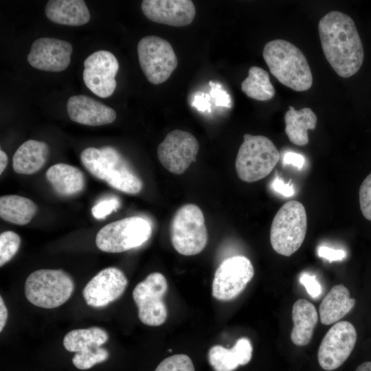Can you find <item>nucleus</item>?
Instances as JSON below:
<instances>
[{
	"label": "nucleus",
	"mask_w": 371,
	"mask_h": 371,
	"mask_svg": "<svg viewBox=\"0 0 371 371\" xmlns=\"http://www.w3.org/2000/svg\"><path fill=\"white\" fill-rule=\"evenodd\" d=\"M318 32L324 54L337 74L345 78L355 75L363 64L364 51L353 19L331 11L319 20Z\"/></svg>",
	"instance_id": "1"
},
{
	"label": "nucleus",
	"mask_w": 371,
	"mask_h": 371,
	"mask_svg": "<svg viewBox=\"0 0 371 371\" xmlns=\"http://www.w3.org/2000/svg\"><path fill=\"white\" fill-rule=\"evenodd\" d=\"M80 160L93 176L105 181L117 190L135 194L142 189V179L126 159L113 147H88L82 151Z\"/></svg>",
	"instance_id": "2"
},
{
	"label": "nucleus",
	"mask_w": 371,
	"mask_h": 371,
	"mask_svg": "<svg viewBox=\"0 0 371 371\" xmlns=\"http://www.w3.org/2000/svg\"><path fill=\"white\" fill-rule=\"evenodd\" d=\"M263 58L271 74L282 85L296 91H304L313 85V76L302 51L283 39L267 42L262 51Z\"/></svg>",
	"instance_id": "3"
},
{
	"label": "nucleus",
	"mask_w": 371,
	"mask_h": 371,
	"mask_svg": "<svg viewBox=\"0 0 371 371\" xmlns=\"http://www.w3.org/2000/svg\"><path fill=\"white\" fill-rule=\"evenodd\" d=\"M240 146L235 168L238 177L245 182H255L269 175L280 159V153L268 137L245 134Z\"/></svg>",
	"instance_id": "4"
},
{
	"label": "nucleus",
	"mask_w": 371,
	"mask_h": 371,
	"mask_svg": "<svg viewBox=\"0 0 371 371\" xmlns=\"http://www.w3.org/2000/svg\"><path fill=\"white\" fill-rule=\"evenodd\" d=\"M307 231V216L303 204L286 202L276 214L270 229L271 245L277 253L290 256L300 247Z\"/></svg>",
	"instance_id": "5"
},
{
	"label": "nucleus",
	"mask_w": 371,
	"mask_h": 371,
	"mask_svg": "<svg viewBox=\"0 0 371 371\" xmlns=\"http://www.w3.org/2000/svg\"><path fill=\"white\" fill-rule=\"evenodd\" d=\"M74 290L73 279L62 269L36 270L29 275L25 282L27 300L43 308L61 306L69 299Z\"/></svg>",
	"instance_id": "6"
},
{
	"label": "nucleus",
	"mask_w": 371,
	"mask_h": 371,
	"mask_svg": "<svg viewBox=\"0 0 371 371\" xmlns=\"http://www.w3.org/2000/svg\"><path fill=\"white\" fill-rule=\"evenodd\" d=\"M170 234L172 246L180 254L194 256L201 252L207 243V231L200 207L192 203L179 207L171 221Z\"/></svg>",
	"instance_id": "7"
},
{
	"label": "nucleus",
	"mask_w": 371,
	"mask_h": 371,
	"mask_svg": "<svg viewBox=\"0 0 371 371\" xmlns=\"http://www.w3.org/2000/svg\"><path fill=\"white\" fill-rule=\"evenodd\" d=\"M151 234L152 227L147 220L131 216L102 227L96 234L95 244L102 251L121 253L141 246Z\"/></svg>",
	"instance_id": "8"
},
{
	"label": "nucleus",
	"mask_w": 371,
	"mask_h": 371,
	"mask_svg": "<svg viewBox=\"0 0 371 371\" xmlns=\"http://www.w3.org/2000/svg\"><path fill=\"white\" fill-rule=\"evenodd\" d=\"M141 69L153 85L166 81L178 65V60L170 43L157 36H146L137 45Z\"/></svg>",
	"instance_id": "9"
},
{
	"label": "nucleus",
	"mask_w": 371,
	"mask_h": 371,
	"mask_svg": "<svg viewBox=\"0 0 371 371\" xmlns=\"http://www.w3.org/2000/svg\"><path fill=\"white\" fill-rule=\"evenodd\" d=\"M168 291L165 276L159 272L150 273L133 291V298L138 308V317L144 324L158 326L166 320L168 311L164 301Z\"/></svg>",
	"instance_id": "10"
},
{
	"label": "nucleus",
	"mask_w": 371,
	"mask_h": 371,
	"mask_svg": "<svg viewBox=\"0 0 371 371\" xmlns=\"http://www.w3.org/2000/svg\"><path fill=\"white\" fill-rule=\"evenodd\" d=\"M254 275V267L247 257L228 258L220 264L214 273L212 295L218 300H232L244 291Z\"/></svg>",
	"instance_id": "11"
},
{
	"label": "nucleus",
	"mask_w": 371,
	"mask_h": 371,
	"mask_svg": "<svg viewBox=\"0 0 371 371\" xmlns=\"http://www.w3.org/2000/svg\"><path fill=\"white\" fill-rule=\"evenodd\" d=\"M199 144L189 132L175 129L168 133L157 147L161 164L170 172L183 174L196 160Z\"/></svg>",
	"instance_id": "12"
},
{
	"label": "nucleus",
	"mask_w": 371,
	"mask_h": 371,
	"mask_svg": "<svg viewBox=\"0 0 371 371\" xmlns=\"http://www.w3.org/2000/svg\"><path fill=\"white\" fill-rule=\"evenodd\" d=\"M357 331L349 322L335 323L326 333L317 352L319 366L330 371L340 367L349 357L357 341Z\"/></svg>",
	"instance_id": "13"
},
{
	"label": "nucleus",
	"mask_w": 371,
	"mask_h": 371,
	"mask_svg": "<svg viewBox=\"0 0 371 371\" xmlns=\"http://www.w3.org/2000/svg\"><path fill=\"white\" fill-rule=\"evenodd\" d=\"M83 80L88 89L100 98L111 96L117 86L115 79L119 63L110 52L99 50L84 61Z\"/></svg>",
	"instance_id": "14"
},
{
	"label": "nucleus",
	"mask_w": 371,
	"mask_h": 371,
	"mask_svg": "<svg viewBox=\"0 0 371 371\" xmlns=\"http://www.w3.org/2000/svg\"><path fill=\"white\" fill-rule=\"evenodd\" d=\"M127 284L128 280L120 269L107 267L88 282L82 294L89 306L104 307L118 299L124 292Z\"/></svg>",
	"instance_id": "15"
},
{
	"label": "nucleus",
	"mask_w": 371,
	"mask_h": 371,
	"mask_svg": "<svg viewBox=\"0 0 371 371\" xmlns=\"http://www.w3.org/2000/svg\"><path fill=\"white\" fill-rule=\"evenodd\" d=\"M72 49V45L66 41L43 37L32 43L27 60L37 69L58 72L69 66Z\"/></svg>",
	"instance_id": "16"
},
{
	"label": "nucleus",
	"mask_w": 371,
	"mask_h": 371,
	"mask_svg": "<svg viewBox=\"0 0 371 371\" xmlns=\"http://www.w3.org/2000/svg\"><path fill=\"white\" fill-rule=\"evenodd\" d=\"M144 14L150 21L174 27L190 25L196 15V8L190 0H144Z\"/></svg>",
	"instance_id": "17"
},
{
	"label": "nucleus",
	"mask_w": 371,
	"mask_h": 371,
	"mask_svg": "<svg viewBox=\"0 0 371 371\" xmlns=\"http://www.w3.org/2000/svg\"><path fill=\"white\" fill-rule=\"evenodd\" d=\"M67 111L72 121L87 126L109 124L116 118L114 109L84 95L71 96L67 103Z\"/></svg>",
	"instance_id": "18"
},
{
	"label": "nucleus",
	"mask_w": 371,
	"mask_h": 371,
	"mask_svg": "<svg viewBox=\"0 0 371 371\" xmlns=\"http://www.w3.org/2000/svg\"><path fill=\"white\" fill-rule=\"evenodd\" d=\"M253 348L247 337L238 339L232 348L215 345L207 352L209 363L214 371H234L247 364L252 357Z\"/></svg>",
	"instance_id": "19"
},
{
	"label": "nucleus",
	"mask_w": 371,
	"mask_h": 371,
	"mask_svg": "<svg viewBox=\"0 0 371 371\" xmlns=\"http://www.w3.org/2000/svg\"><path fill=\"white\" fill-rule=\"evenodd\" d=\"M45 12L51 21L61 25L80 26L90 19V12L82 0H49Z\"/></svg>",
	"instance_id": "20"
},
{
	"label": "nucleus",
	"mask_w": 371,
	"mask_h": 371,
	"mask_svg": "<svg viewBox=\"0 0 371 371\" xmlns=\"http://www.w3.org/2000/svg\"><path fill=\"white\" fill-rule=\"evenodd\" d=\"M292 320L293 327L291 340L298 346L307 345L312 339L318 321L315 306L305 299L297 300L292 308Z\"/></svg>",
	"instance_id": "21"
},
{
	"label": "nucleus",
	"mask_w": 371,
	"mask_h": 371,
	"mask_svg": "<svg viewBox=\"0 0 371 371\" xmlns=\"http://www.w3.org/2000/svg\"><path fill=\"white\" fill-rule=\"evenodd\" d=\"M49 155L48 145L44 142L29 139L15 151L12 157L14 172L22 175H32L45 164Z\"/></svg>",
	"instance_id": "22"
},
{
	"label": "nucleus",
	"mask_w": 371,
	"mask_h": 371,
	"mask_svg": "<svg viewBox=\"0 0 371 371\" xmlns=\"http://www.w3.org/2000/svg\"><path fill=\"white\" fill-rule=\"evenodd\" d=\"M46 178L54 191L62 196L80 192L85 186L83 172L77 167L64 163L56 164L48 168Z\"/></svg>",
	"instance_id": "23"
},
{
	"label": "nucleus",
	"mask_w": 371,
	"mask_h": 371,
	"mask_svg": "<svg viewBox=\"0 0 371 371\" xmlns=\"http://www.w3.org/2000/svg\"><path fill=\"white\" fill-rule=\"evenodd\" d=\"M355 302V299L350 298V292L344 285L334 286L319 305L322 324L330 325L338 322L352 310Z\"/></svg>",
	"instance_id": "24"
},
{
	"label": "nucleus",
	"mask_w": 371,
	"mask_h": 371,
	"mask_svg": "<svg viewBox=\"0 0 371 371\" xmlns=\"http://www.w3.org/2000/svg\"><path fill=\"white\" fill-rule=\"evenodd\" d=\"M317 117L309 107L295 110L290 106L284 114L285 133L289 139L297 146L308 143V130L315 128Z\"/></svg>",
	"instance_id": "25"
},
{
	"label": "nucleus",
	"mask_w": 371,
	"mask_h": 371,
	"mask_svg": "<svg viewBox=\"0 0 371 371\" xmlns=\"http://www.w3.org/2000/svg\"><path fill=\"white\" fill-rule=\"evenodd\" d=\"M36 205L28 198L15 194L0 197V216L7 222L26 225L36 214Z\"/></svg>",
	"instance_id": "26"
},
{
	"label": "nucleus",
	"mask_w": 371,
	"mask_h": 371,
	"mask_svg": "<svg viewBox=\"0 0 371 371\" xmlns=\"http://www.w3.org/2000/svg\"><path fill=\"white\" fill-rule=\"evenodd\" d=\"M108 338V333L100 327L74 329L65 335L63 346L67 351L76 353L100 347Z\"/></svg>",
	"instance_id": "27"
},
{
	"label": "nucleus",
	"mask_w": 371,
	"mask_h": 371,
	"mask_svg": "<svg viewBox=\"0 0 371 371\" xmlns=\"http://www.w3.org/2000/svg\"><path fill=\"white\" fill-rule=\"evenodd\" d=\"M241 89L247 96L258 101L269 100L276 93L268 72L256 66L249 68L248 76L241 82Z\"/></svg>",
	"instance_id": "28"
},
{
	"label": "nucleus",
	"mask_w": 371,
	"mask_h": 371,
	"mask_svg": "<svg viewBox=\"0 0 371 371\" xmlns=\"http://www.w3.org/2000/svg\"><path fill=\"white\" fill-rule=\"evenodd\" d=\"M108 358V350L104 348L98 347L76 352L72 358V363L78 369L88 370L94 365L106 361Z\"/></svg>",
	"instance_id": "29"
},
{
	"label": "nucleus",
	"mask_w": 371,
	"mask_h": 371,
	"mask_svg": "<svg viewBox=\"0 0 371 371\" xmlns=\"http://www.w3.org/2000/svg\"><path fill=\"white\" fill-rule=\"evenodd\" d=\"M21 238L14 232L5 231L0 234V267L9 262L18 251Z\"/></svg>",
	"instance_id": "30"
},
{
	"label": "nucleus",
	"mask_w": 371,
	"mask_h": 371,
	"mask_svg": "<svg viewBox=\"0 0 371 371\" xmlns=\"http://www.w3.org/2000/svg\"><path fill=\"white\" fill-rule=\"evenodd\" d=\"M155 371H195L194 364L184 354H177L164 359Z\"/></svg>",
	"instance_id": "31"
},
{
	"label": "nucleus",
	"mask_w": 371,
	"mask_h": 371,
	"mask_svg": "<svg viewBox=\"0 0 371 371\" xmlns=\"http://www.w3.org/2000/svg\"><path fill=\"white\" fill-rule=\"evenodd\" d=\"M359 196L361 213L366 219L371 221V172L362 182Z\"/></svg>",
	"instance_id": "32"
},
{
	"label": "nucleus",
	"mask_w": 371,
	"mask_h": 371,
	"mask_svg": "<svg viewBox=\"0 0 371 371\" xmlns=\"http://www.w3.org/2000/svg\"><path fill=\"white\" fill-rule=\"evenodd\" d=\"M120 206V201L117 198L104 199L98 202L91 209L92 215L97 219H104Z\"/></svg>",
	"instance_id": "33"
},
{
	"label": "nucleus",
	"mask_w": 371,
	"mask_h": 371,
	"mask_svg": "<svg viewBox=\"0 0 371 371\" xmlns=\"http://www.w3.org/2000/svg\"><path fill=\"white\" fill-rule=\"evenodd\" d=\"M301 284L305 287L306 292L312 298L319 297L322 293V286L315 276L303 273L300 278Z\"/></svg>",
	"instance_id": "34"
},
{
	"label": "nucleus",
	"mask_w": 371,
	"mask_h": 371,
	"mask_svg": "<svg viewBox=\"0 0 371 371\" xmlns=\"http://www.w3.org/2000/svg\"><path fill=\"white\" fill-rule=\"evenodd\" d=\"M212 87L210 97L215 100V104L218 106L229 107L231 100L229 94L221 89L219 84L210 81L209 82Z\"/></svg>",
	"instance_id": "35"
},
{
	"label": "nucleus",
	"mask_w": 371,
	"mask_h": 371,
	"mask_svg": "<svg viewBox=\"0 0 371 371\" xmlns=\"http://www.w3.org/2000/svg\"><path fill=\"white\" fill-rule=\"evenodd\" d=\"M317 254L319 257L325 258L329 261H337L343 260L346 253L342 249H334L326 246H320L317 249Z\"/></svg>",
	"instance_id": "36"
},
{
	"label": "nucleus",
	"mask_w": 371,
	"mask_h": 371,
	"mask_svg": "<svg viewBox=\"0 0 371 371\" xmlns=\"http://www.w3.org/2000/svg\"><path fill=\"white\" fill-rule=\"evenodd\" d=\"M272 188L276 192L286 197L291 196L294 194L291 180L288 183H286L282 178L278 176L272 183Z\"/></svg>",
	"instance_id": "37"
},
{
	"label": "nucleus",
	"mask_w": 371,
	"mask_h": 371,
	"mask_svg": "<svg viewBox=\"0 0 371 371\" xmlns=\"http://www.w3.org/2000/svg\"><path fill=\"white\" fill-rule=\"evenodd\" d=\"M304 162L305 159L302 155L293 152L286 153L283 157L284 165L291 164L299 169L303 167Z\"/></svg>",
	"instance_id": "38"
},
{
	"label": "nucleus",
	"mask_w": 371,
	"mask_h": 371,
	"mask_svg": "<svg viewBox=\"0 0 371 371\" xmlns=\"http://www.w3.org/2000/svg\"><path fill=\"white\" fill-rule=\"evenodd\" d=\"M210 95L201 93V95H196L194 97L192 105L200 111H205L206 110L210 111Z\"/></svg>",
	"instance_id": "39"
},
{
	"label": "nucleus",
	"mask_w": 371,
	"mask_h": 371,
	"mask_svg": "<svg viewBox=\"0 0 371 371\" xmlns=\"http://www.w3.org/2000/svg\"><path fill=\"white\" fill-rule=\"evenodd\" d=\"M8 312L2 297H0V332H2L8 319Z\"/></svg>",
	"instance_id": "40"
},
{
	"label": "nucleus",
	"mask_w": 371,
	"mask_h": 371,
	"mask_svg": "<svg viewBox=\"0 0 371 371\" xmlns=\"http://www.w3.org/2000/svg\"><path fill=\"white\" fill-rule=\"evenodd\" d=\"M8 164V156L6 153L1 150H0V174L1 175L5 169Z\"/></svg>",
	"instance_id": "41"
},
{
	"label": "nucleus",
	"mask_w": 371,
	"mask_h": 371,
	"mask_svg": "<svg viewBox=\"0 0 371 371\" xmlns=\"http://www.w3.org/2000/svg\"><path fill=\"white\" fill-rule=\"evenodd\" d=\"M355 371H371V361H366L360 364Z\"/></svg>",
	"instance_id": "42"
}]
</instances>
